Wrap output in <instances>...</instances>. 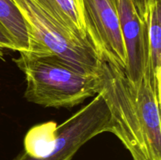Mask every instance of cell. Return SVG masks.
<instances>
[{
    "mask_svg": "<svg viewBox=\"0 0 161 160\" xmlns=\"http://www.w3.org/2000/svg\"><path fill=\"white\" fill-rule=\"evenodd\" d=\"M98 93L107 104L112 133L130 152L133 160H161L160 104L150 79L133 83L123 69L100 60L96 69Z\"/></svg>",
    "mask_w": 161,
    "mask_h": 160,
    "instance_id": "1",
    "label": "cell"
},
{
    "mask_svg": "<svg viewBox=\"0 0 161 160\" xmlns=\"http://www.w3.org/2000/svg\"><path fill=\"white\" fill-rule=\"evenodd\" d=\"M13 61L25 74L24 97L43 108H73L98 93L97 74L87 72L53 53H19Z\"/></svg>",
    "mask_w": 161,
    "mask_h": 160,
    "instance_id": "2",
    "label": "cell"
},
{
    "mask_svg": "<svg viewBox=\"0 0 161 160\" xmlns=\"http://www.w3.org/2000/svg\"><path fill=\"white\" fill-rule=\"evenodd\" d=\"M112 130L109 109L102 94L97 93L61 125L50 121L30 129L24 151L13 160H72L90 140Z\"/></svg>",
    "mask_w": 161,
    "mask_h": 160,
    "instance_id": "3",
    "label": "cell"
},
{
    "mask_svg": "<svg viewBox=\"0 0 161 160\" xmlns=\"http://www.w3.org/2000/svg\"><path fill=\"white\" fill-rule=\"evenodd\" d=\"M87 39L100 60L127 67V53L115 0H81Z\"/></svg>",
    "mask_w": 161,
    "mask_h": 160,
    "instance_id": "4",
    "label": "cell"
},
{
    "mask_svg": "<svg viewBox=\"0 0 161 160\" xmlns=\"http://www.w3.org/2000/svg\"><path fill=\"white\" fill-rule=\"evenodd\" d=\"M115 4L127 53L124 72L130 81L138 83L145 76L146 50L136 0H115Z\"/></svg>",
    "mask_w": 161,
    "mask_h": 160,
    "instance_id": "5",
    "label": "cell"
},
{
    "mask_svg": "<svg viewBox=\"0 0 161 160\" xmlns=\"http://www.w3.org/2000/svg\"><path fill=\"white\" fill-rule=\"evenodd\" d=\"M146 50L145 76L161 102V0H136Z\"/></svg>",
    "mask_w": 161,
    "mask_h": 160,
    "instance_id": "6",
    "label": "cell"
},
{
    "mask_svg": "<svg viewBox=\"0 0 161 160\" xmlns=\"http://www.w3.org/2000/svg\"><path fill=\"white\" fill-rule=\"evenodd\" d=\"M73 34L88 40L81 0H33Z\"/></svg>",
    "mask_w": 161,
    "mask_h": 160,
    "instance_id": "7",
    "label": "cell"
},
{
    "mask_svg": "<svg viewBox=\"0 0 161 160\" xmlns=\"http://www.w3.org/2000/svg\"><path fill=\"white\" fill-rule=\"evenodd\" d=\"M0 23L15 41L18 53L36 54L29 28L13 0H0Z\"/></svg>",
    "mask_w": 161,
    "mask_h": 160,
    "instance_id": "8",
    "label": "cell"
},
{
    "mask_svg": "<svg viewBox=\"0 0 161 160\" xmlns=\"http://www.w3.org/2000/svg\"><path fill=\"white\" fill-rule=\"evenodd\" d=\"M5 50L18 52V47L11 35L0 23V59L4 60Z\"/></svg>",
    "mask_w": 161,
    "mask_h": 160,
    "instance_id": "9",
    "label": "cell"
}]
</instances>
